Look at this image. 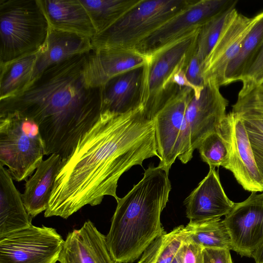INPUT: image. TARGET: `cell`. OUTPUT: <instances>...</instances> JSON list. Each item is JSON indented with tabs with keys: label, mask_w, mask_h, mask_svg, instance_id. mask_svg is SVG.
<instances>
[{
	"label": "cell",
	"mask_w": 263,
	"mask_h": 263,
	"mask_svg": "<svg viewBox=\"0 0 263 263\" xmlns=\"http://www.w3.org/2000/svg\"><path fill=\"white\" fill-rule=\"evenodd\" d=\"M187 236L183 225L175 227L168 233L164 232L148 246L138 263H172Z\"/></svg>",
	"instance_id": "obj_26"
},
{
	"label": "cell",
	"mask_w": 263,
	"mask_h": 263,
	"mask_svg": "<svg viewBox=\"0 0 263 263\" xmlns=\"http://www.w3.org/2000/svg\"><path fill=\"white\" fill-rule=\"evenodd\" d=\"M262 16L263 11L249 17L235 10L202 63L205 82H212L220 87L225 86L226 74L230 64L238 54L246 36Z\"/></svg>",
	"instance_id": "obj_13"
},
{
	"label": "cell",
	"mask_w": 263,
	"mask_h": 263,
	"mask_svg": "<svg viewBox=\"0 0 263 263\" xmlns=\"http://www.w3.org/2000/svg\"><path fill=\"white\" fill-rule=\"evenodd\" d=\"M13 180L8 170L0 164V237L32 224Z\"/></svg>",
	"instance_id": "obj_22"
},
{
	"label": "cell",
	"mask_w": 263,
	"mask_h": 263,
	"mask_svg": "<svg viewBox=\"0 0 263 263\" xmlns=\"http://www.w3.org/2000/svg\"><path fill=\"white\" fill-rule=\"evenodd\" d=\"M236 114L243 121L254 159L263 181V124L258 120L248 114Z\"/></svg>",
	"instance_id": "obj_30"
},
{
	"label": "cell",
	"mask_w": 263,
	"mask_h": 263,
	"mask_svg": "<svg viewBox=\"0 0 263 263\" xmlns=\"http://www.w3.org/2000/svg\"><path fill=\"white\" fill-rule=\"evenodd\" d=\"M185 227L188 239L203 249L232 250L231 238L223 219L220 218L199 222H189Z\"/></svg>",
	"instance_id": "obj_27"
},
{
	"label": "cell",
	"mask_w": 263,
	"mask_h": 263,
	"mask_svg": "<svg viewBox=\"0 0 263 263\" xmlns=\"http://www.w3.org/2000/svg\"><path fill=\"white\" fill-rule=\"evenodd\" d=\"M92 49L91 38L49 26L46 39L37 51L32 82L50 66Z\"/></svg>",
	"instance_id": "obj_18"
},
{
	"label": "cell",
	"mask_w": 263,
	"mask_h": 263,
	"mask_svg": "<svg viewBox=\"0 0 263 263\" xmlns=\"http://www.w3.org/2000/svg\"><path fill=\"white\" fill-rule=\"evenodd\" d=\"M197 148L202 161L210 167L221 166L224 168L228 162L229 153L226 142L217 131L206 136Z\"/></svg>",
	"instance_id": "obj_29"
},
{
	"label": "cell",
	"mask_w": 263,
	"mask_h": 263,
	"mask_svg": "<svg viewBox=\"0 0 263 263\" xmlns=\"http://www.w3.org/2000/svg\"><path fill=\"white\" fill-rule=\"evenodd\" d=\"M48 29L38 0H0V64L37 51Z\"/></svg>",
	"instance_id": "obj_4"
},
{
	"label": "cell",
	"mask_w": 263,
	"mask_h": 263,
	"mask_svg": "<svg viewBox=\"0 0 263 263\" xmlns=\"http://www.w3.org/2000/svg\"><path fill=\"white\" fill-rule=\"evenodd\" d=\"M193 0H139L116 23L91 39L93 49H135Z\"/></svg>",
	"instance_id": "obj_6"
},
{
	"label": "cell",
	"mask_w": 263,
	"mask_h": 263,
	"mask_svg": "<svg viewBox=\"0 0 263 263\" xmlns=\"http://www.w3.org/2000/svg\"><path fill=\"white\" fill-rule=\"evenodd\" d=\"M88 53L50 66L22 92L0 101V112L17 111L36 123L45 155L66 159L102 112L101 87H88L84 78Z\"/></svg>",
	"instance_id": "obj_2"
},
{
	"label": "cell",
	"mask_w": 263,
	"mask_h": 263,
	"mask_svg": "<svg viewBox=\"0 0 263 263\" xmlns=\"http://www.w3.org/2000/svg\"><path fill=\"white\" fill-rule=\"evenodd\" d=\"M190 222L220 219L227 215L235 203L225 193L215 167H210L206 176L184 201Z\"/></svg>",
	"instance_id": "obj_16"
},
{
	"label": "cell",
	"mask_w": 263,
	"mask_h": 263,
	"mask_svg": "<svg viewBox=\"0 0 263 263\" xmlns=\"http://www.w3.org/2000/svg\"><path fill=\"white\" fill-rule=\"evenodd\" d=\"M263 86V85H261Z\"/></svg>",
	"instance_id": "obj_40"
},
{
	"label": "cell",
	"mask_w": 263,
	"mask_h": 263,
	"mask_svg": "<svg viewBox=\"0 0 263 263\" xmlns=\"http://www.w3.org/2000/svg\"><path fill=\"white\" fill-rule=\"evenodd\" d=\"M64 242L55 229L32 224L0 237V263H56Z\"/></svg>",
	"instance_id": "obj_9"
},
{
	"label": "cell",
	"mask_w": 263,
	"mask_h": 263,
	"mask_svg": "<svg viewBox=\"0 0 263 263\" xmlns=\"http://www.w3.org/2000/svg\"><path fill=\"white\" fill-rule=\"evenodd\" d=\"M185 75L194 87L193 94L196 97H198L205 82L202 76V64L197 55L196 50L186 66Z\"/></svg>",
	"instance_id": "obj_33"
},
{
	"label": "cell",
	"mask_w": 263,
	"mask_h": 263,
	"mask_svg": "<svg viewBox=\"0 0 263 263\" xmlns=\"http://www.w3.org/2000/svg\"><path fill=\"white\" fill-rule=\"evenodd\" d=\"M172 263H180V261L178 259L177 256H176V257L175 258V259H174Z\"/></svg>",
	"instance_id": "obj_39"
},
{
	"label": "cell",
	"mask_w": 263,
	"mask_h": 263,
	"mask_svg": "<svg viewBox=\"0 0 263 263\" xmlns=\"http://www.w3.org/2000/svg\"><path fill=\"white\" fill-rule=\"evenodd\" d=\"M62 161L60 155H50L41 162L33 174L26 180L22 198L32 219L46 210Z\"/></svg>",
	"instance_id": "obj_21"
},
{
	"label": "cell",
	"mask_w": 263,
	"mask_h": 263,
	"mask_svg": "<svg viewBox=\"0 0 263 263\" xmlns=\"http://www.w3.org/2000/svg\"><path fill=\"white\" fill-rule=\"evenodd\" d=\"M238 97L247 94L254 88L263 84V43L241 81Z\"/></svg>",
	"instance_id": "obj_31"
},
{
	"label": "cell",
	"mask_w": 263,
	"mask_h": 263,
	"mask_svg": "<svg viewBox=\"0 0 263 263\" xmlns=\"http://www.w3.org/2000/svg\"><path fill=\"white\" fill-rule=\"evenodd\" d=\"M263 43V16L245 39L239 52L230 64L226 74L225 86L241 82Z\"/></svg>",
	"instance_id": "obj_24"
},
{
	"label": "cell",
	"mask_w": 263,
	"mask_h": 263,
	"mask_svg": "<svg viewBox=\"0 0 263 263\" xmlns=\"http://www.w3.org/2000/svg\"><path fill=\"white\" fill-rule=\"evenodd\" d=\"M236 113H245L248 114L260 121L263 124V113L254 110H243L238 112H234Z\"/></svg>",
	"instance_id": "obj_38"
},
{
	"label": "cell",
	"mask_w": 263,
	"mask_h": 263,
	"mask_svg": "<svg viewBox=\"0 0 263 263\" xmlns=\"http://www.w3.org/2000/svg\"><path fill=\"white\" fill-rule=\"evenodd\" d=\"M223 221L232 250L241 257H251L263 243V192H252L245 201L235 203Z\"/></svg>",
	"instance_id": "obj_14"
},
{
	"label": "cell",
	"mask_w": 263,
	"mask_h": 263,
	"mask_svg": "<svg viewBox=\"0 0 263 263\" xmlns=\"http://www.w3.org/2000/svg\"><path fill=\"white\" fill-rule=\"evenodd\" d=\"M147 60V55L134 49H93L87 54L84 66L85 83L89 87H101L119 74L143 67Z\"/></svg>",
	"instance_id": "obj_15"
},
{
	"label": "cell",
	"mask_w": 263,
	"mask_h": 263,
	"mask_svg": "<svg viewBox=\"0 0 263 263\" xmlns=\"http://www.w3.org/2000/svg\"><path fill=\"white\" fill-rule=\"evenodd\" d=\"M225 140L229 153L224 167L246 191L263 192V181L258 170L242 119L233 111L227 114L217 130Z\"/></svg>",
	"instance_id": "obj_11"
},
{
	"label": "cell",
	"mask_w": 263,
	"mask_h": 263,
	"mask_svg": "<svg viewBox=\"0 0 263 263\" xmlns=\"http://www.w3.org/2000/svg\"><path fill=\"white\" fill-rule=\"evenodd\" d=\"M228 105L220 87L210 81L205 82L198 97L193 94L184 115L181 145L177 158L182 163L191 160L194 151L206 136L217 130L227 115Z\"/></svg>",
	"instance_id": "obj_8"
},
{
	"label": "cell",
	"mask_w": 263,
	"mask_h": 263,
	"mask_svg": "<svg viewBox=\"0 0 263 263\" xmlns=\"http://www.w3.org/2000/svg\"><path fill=\"white\" fill-rule=\"evenodd\" d=\"M203 263H233L230 250L205 248L203 250Z\"/></svg>",
	"instance_id": "obj_35"
},
{
	"label": "cell",
	"mask_w": 263,
	"mask_h": 263,
	"mask_svg": "<svg viewBox=\"0 0 263 263\" xmlns=\"http://www.w3.org/2000/svg\"><path fill=\"white\" fill-rule=\"evenodd\" d=\"M263 85V84H262Z\"/></svg>",
	"instance_id": "obj_41"
},
{
	"label": "cell",
	"mask_w": 263,
	"mask_h": 263,
	"mask_svg": "<svg viewBox=\"0 0 263 263\" xmlns=\"http://www.w3.org/2000/svg\"><path fill=\"white\" fill-rule=\"evenodd\" d=\"M254 110L263 113V86H257L241 97L232 106L233 112Z\"/></svg>",
	"instance_id": "obj_32"
},
{
	"label": "cell",
	"mask_w": 263,
	"mask_h": 263,
	"mask_svg": "<svg viewBox=\"0 0 263 263\" xmlns=\"http://www.w3.org/2000/svg\"><path fill=\"white\" fill-rule=\"evenodd\" d=\"M236 4L216 15L199 29L196 52L202 65L216 44L227 22L236 9Z\"/></svg>",
	"instance_id": "obj_28"
},
{
	"label": "cell",
	"mask_w": 263,
	"mask_h": 263,
	"mask_svg": "<svg viewBox=\"0 0 263 263\" xmlns=\"http://www.w3.org/2000/svg\"><path fill=\"white\" fill-rule=\"evenodd\" d=\"M49 26L93 38L97 31L80 0H38Z\"/></svg>",
	"instance_id": "obj_19"
},
{
	"label": "cell",
	"mask_w": 263,
	"mask_h": 263,
	"mask_svg": "<svg viewBox=\"0 0 263 263\" xmlns=\"http://www.w3.org/2000/svg\"><path fill=\"white\" fill-rule=\"evenodd\" d=\"M60 263H116L106 236L90 220L69 232L59 258Z\"/></svg>",
	"instance_id": "obj_17"
},
{
	"label": "cell",
	"mask_w": 263,
	"mask_h": 263,
	"mask_svg": "<svg viewBox=\"0 0 263 263\" xmlns=\"http://www.w3.org/2000/svg\"><path fill=\"white\" fill-rule=\"evenodd\" d=\"M143 67L119 74L101 87L102 112L123 114L140 106Z\"/></svg>",
	"instance_id": "obj_20"
},
{
	"label": "cell",
	"mask_w": 263,
	"mask_h": 263,
	"mask_svg": "<svg viewBox=\"0 0 263 263\" xmlns=\"http://www.w3.org/2000/svg\"><path fill=\"white\" fill-rule=\"evenodd\" d=\"M200 27L147 55L143 66L140 106L148 119H154L177 88L171 86V80L177 70L186 68L196 50Z\"/></svg>",
	"instance_id": "obj_5"
},
{
	"label": "cell",
	"mask_w": 263,
	"mask_h": 263,
	"mask_svg": "<svg viewBox=\"0 0 263 263\" xmlns=\"http://www.w3.org/2000/svg\"><path fill=\"white\" fill-rule=\"evenodd\" d=\"M237 2L236 0H193L184 9L142 41L134 49L148 55L201 27Z\"/></svg>",
	"instance_id": "obj_10"
},
{
	"label": "cell",
	"mask_w": 263,
	"mask_h": 263,
	"mask_svg": "<svg viewBox=\"0 0 263 263\" xmlns=\"http://www.w3.org/2000/svg\"><path fill=\"white\" fill-rule=\"evenodd\" d=\"M171 85L180 87H187L194 90L193 86L186 77L185 68L180 69L175 72L171 80Z\"/></svg>",
	"instance_id": "obj_36"
},
{
	"label": "cell",
	"mask_w": 263,
	"mask_h": 263,
	"mask_svg": "<svg viewBox=\"0 0 263 263\" xmlns=\"http://www.w3.org/2000/svg\"><path fill=\"white\" fill-rule=\"evenodd\" d=\"M97 31L103 32L116 23L139 0H80ZM96 34V35H97Z\"/></svg>",
	"instance_id": "obj_25"
},
{
	"label": "cell",
	"mask_w": 263,
	"mask_h": 263,
	"mask_svg": "<svg viewBox=\"0 0 263 263\" xmlns=\"http://www.w3.org/2000/svg\"><path fill=\"white\" fill-rule=\"evenodd\" d=\"M168 172L163 167L149 166L142 179L117 205L106 236L116 263H133L148 246L165 231L161 214L168 200L171 184Z\"/></svg>",
	"instance_id": "obj_3"
},
{
	"label": "cell",
	"mask_w": 263,
	"mask_h": 263,
	"mask_svg": "<svg viewBox=\"0 0 263 263\" xmlns=\"http://www.w3.org/2000/svg\"><path fill=\"white\" fill-rule=\"evenodd\" d=\"M157 156L153 120L142 106L123 114L102 112L62 160L44 212L64 219L105 196L117 200L118 182L135 165Z\"/></svg>",
	"instance_id": "obj_1"
},
{
	"label": "cell",
	"mask_w": 263,
	"mask_h": 263,
	"mask_svg": "<svg viewBox=\"0 0 263 263\" xmlns=\"http://www.w3.org/2000/svg\"><path fill=\"white\" fill-rule=\"evenodd\" d=\"M193 94L192 88L177 86L153 119L159 166L168 172L180 152L184 115Z\"/></svg>",
	"instance_id": "obj_12"
},
{
	"label": "cell",
	"mask_w": 263,
	"mask_h": 263,
	"mask_svg": "<svg viewBox=\"0 0 263 263\" xmlns=\"http://www.w3.org/2000/svg\"><path fill=\"white\" fill-rule=\"evenodd\" d=\"M37 51L0 64V101L16 96L32 81Z\"/></svg>",
	"instance_id": "obj_23"
},
{
	"label": "cell",
	"mask_w": 263,
	"mask_h": 263,
	"mask_svg": "<svg viewBox=\"0 0 263 263\" xmlns=\"http://www.w3.org/2000/svg\"><path fill=\"white\" fill-rule=\"evenodd\" d=\"M203 248L186 237L176 256L180 263H203Z\"/></svg>",
	"instance_id": "obj_34"
},
{
	"label": "cell",
	"mask_w": 263,
	"mask_h": 263,
	"mask_svg": "<svg viewBox=\"0 0 263 263\" xmlns=\"http://www.w3.org/2000/svg\"><path fill=\"white\" fill-rule=\"evenodd\" d=\"M251 257L255 263H263V243L253 252Z\"/></svg>",
	"instance_id": "obj_37"
},
{
	"label": "cell",
	"mask_w": 263,
	"mask_h": 263,
	"mask_svg": "<svg viewBox=\"0 0 263 263\" xmlns=\"http://www.w3.org/2000/svg\"><path fill=\"white\" fill-rule=\"evenodd\" d=\"M45 149L39 126L17 111L0 112V164L13 180H26L43 160Z\"/></svg>",
	"instance_id": "obj_7"
}]
</instances>
